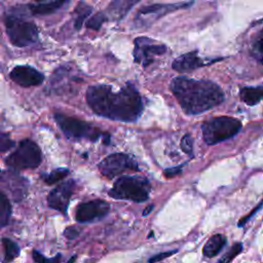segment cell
I'll use <instances>...</instances> for the list:
<instances>
[{
	"instance_id": "6da1fadb",
	"label": "cell",
	"mask_w": 263,
	"mask_h": 263,
	"mask_svg": "<svg viewBox=\"0 0 263 263\" xmlns=\"http://www.w3.org/2000/svg\"><path fill=\"white\" fill-rule=\"evenodd\" d=\"M86 101L97 115L112 120L134 122L143 112L142 98L132 83L117 92L110 85H92L86 91Z\"/></svg>"
},
{
	"instance_id": "7a4b0ae2",
	"label": "cell",
	"mask_w": 263,
	"mask_h": 263,
	"mask_svg": "<svg viewBox=\"0 0 263 263\" xmlns=\"http://www.w3.org/2000/svg\"><path fill=\"white\" fill-rule=\"evenodd\" d=\"M170 88L187 115H196L222 104L225 96L213 81L179 76L171 81Z\"/></svg>"
},
{
	"instance_id": "3957f363",
	"label": "cell",
	"mask_w": 263,
	"mask_h": 263,
	"mask_svg": "<svg viewBox=\"0 0 263 263\" xmlns=\"http://www.w3.org/2000/svg\"><path fill=\"white\" fill-rule=\"evenodd\" d=\"M151 185L145 177L121 176L113 184L109 195L115 199L144 202L148 199Z\"/></svg>"
},
{
	"instance_id": "277c9868",
	"label": "cell",
	"mask_w": 263,
	"mask_h": 263,
	"mask_svg": "<svg viewBox=\"0 0 263 263\" xmlns=\"http://www.w3.org/2000/svg\"><path fill=\"white\" fill-rule=\"evenodd\" d=\"M241 128V122L229 116H218L206 120L201 125L204 142L208 145H216L234 137Z\"/></svg>"
},
{
	"instance_id": "5b68a950",
	"label": "cell",
	"mask_w": 263,
	"mask_h": 263,
	"mask_svg": "<svg viewBox=\"0 0 263 263\" xmlns=\"http://www.w3.org/2000/svg\"><path fill=\"white\" fill-rule=\"evenodd\" d=\"M6 32L10 42L17 47H25L38 40V29L32 22L8 14L5 16Z\"/></svg>"
},
{
	"instance_id": "8992f818",
	"label": "cell",
	"mask_w": 263,
	"mask_h": 263,
	"mask_svg": "<svg viewBox=\"0 0 263 263\" xmlns=\"http://www.w3.org/2000/svg\"><path fill=\"white\" fill-rule=\"evenodd\" d=\"M42 160V153L38 145L30 139H24L17 148L6 158L5 162L14 170L35 168Z\"/></svg>"
},
{
	"instance_id": "52a82bcc",
	"label": "cell",
	"mask_w": 263,
	"mask_h": 263,
	"mask_svg": "<svg viewBox=\"0 0 263 263\" xmlns=\"http://www.w3.org/2000/svg\"><path fill=\"white\" fill-rule=\"evenodd\" d=\"M54 119L65 136L69 139H88L90 141H97L103 135L97 127L75 117L57 113Z\"/></svg>"
},
{
	"instance_id": "ba28073f",
	"label": "cell",
	"mask_w": 263,
	"mask_h": 263,
	"mask_svg": "<svg viewBox=\"0 0 263 263\" xmlns=\"http://www.w3.org/2000/svg\"><path fill=\"white\" fill-rule=\"evenodd\" d=\"M193 4V1L188 2H179V3H155L144 6L139 9L136 17L135 24L138 27H148L160 17L174 12L176 10L185 9L190 7Z\"/></svg>"
},
{
	"instance_id": "9c48e42d",
	"label": "cell",
	"mask_w": 263,
	"mask_h": 263,
	"mask_svg": "<svg viewBox=\"0 0 263 263\" xmlns=\"http://www.w3.org/2000/svg\"><path fill=\"white\" fill-rule=\"evenodd\" d=\"M101 174L109 179L124 172L139 171L137 161L125 153H113L105 157L98 165Z\"/></svg>"
},
{
	"instance_id": "30bf717a",
	"label": "cell",
	"mask_w": 263,
	"mask_h": 263,
	"mask_svg": "<svg viewBox=\"0 0 263 263\" xmlns=\"http://www.w3.org/2000/svg\"><path fill=\"white\" fill-rule=\"evenodd\" d=\"M134 44L135 62L141 64L143 67L149 66L153 62L154 57L161 55L167 50V47L164 44L158 43L155 40L145 36L136 38Z\"/></svg>"
},
{
	"instance_id": "8fae6325",
	"label": "cell",
	"mask_w": 263,
	"mask_h": 263,
	"mask_svg": "<svg viewBox=\"0 0 263 263\" xmlns=\"http://www.w3.org/2000/svg\"><path fill=\"white\" fill-rule=\"evenodd\" d=\"M110 211V204L102 199L81 202L76 209L75 219L79 223H88L105 217Z\"/></svg>"
},
{
	"instance_id": "7c38bea8",
	"label": "cell",
	"mask_w": 263,
	"mask_h": 263,
	"mask_svg": "<svg viewBox=\"0 0 263 263\" xmlns=\"http://www.w3.org/2000/svg\"><path fill=\"white\" fill-rule=\"evenodd\" d=\"M75 187L74 180H68L60 184L47 196L48 206L61 212L63 215H67L69 202L73 194Z\"/></svg>"
},
{
	"instance_id": "4fadbf2b",
	"label": "cell",
	"mask_w": 263,
	"mask_h": 263,
	"mask_svg": "<svg viewBox=\"0 0 263 263\" xmlns=\"http://www.w3.org/2000/svg\"><path fill=\"white\" fill-rule=\"evenodd\" d=\"M10 78L24 87H30L34 85H39L44 80V75L31 66H16L14 67L10 74Z\"/></svg>"
},
{
	"instance_id": "5bb4252c",
	"label": "cell",
	"mask_w": 263,
	"mask_h": 263,
	"mask_svg": "<svg viewBox=\"0 0 263 263\" xmlns=\"http://www.w3.org/2000/svg\"><path fill=\"white\" fill-rule=\"evenodd\" d=\"M221 59H214V60H204L197 54V50H192L187 53H184L177 59L174 60L172 64V68L179 72V73H186L193 71L197 68L206 66L214 62H217Z\"/></svg>"
},
{
	"instance_id": "9a60e30c",
	"label": "cell",
	"mask_w": 263,
	"mask_h": 263,
	"mask_svg": "<svg viewBox=\"0 0 263 263\" xmlns=\"http://www.w3.org/2000/svg\"><path fill=\"white\" fill-rule=\"evenodd\" d=\"M141 0H112L104 11L108 20H122Z\"/></svg>"
},
{
	"instance_id": "2e32d148",
	"label": "cell",
	"mask_w": 263,
	"mask_h": 263,
	"mask_svg": "<svg viewBox=\"0 0 263 263\" xmlns=\"http://www.w3.org/2000/svg\"><path fill=\"white\" fill-rule=\"evenodd\" d=\"M226 237L223 234H215L211 236L202 249V254L206 258H213L217 256L225 247Z\"/></svg>"
},
{
	"instance_id": "e0dca14e",
	"label": "cell",
	"mask_w": 263,
	"mask_h": 263,
	"mask_svg": "<svg viewBox=\"0 0 263 263\" xmlns=\"http://www.w3.org/2000/svg\"><path fill=\"white\" fill-rule=\"evenodd\" d=\"M239 96L245 104L249 106H254L263 99V86L242 87L239 90Z\"/></svg>"
},
{
	"instance_id": "ac0fdd59",
	"label": "cell",
	"mask_w": 263,
	"mask_h": 263,
	"mask_svg": "<svg viewBox=\"0 0 263 263\" xmlns=\"http://www.w3.org/2000/svg\"><path fill=\"white\" fill-rule=\"evenodd\" d=\"M62 5L57 2H45V3H37V4H30L29 9L32 14L34 15H44L49 14L61 8Z\"/></svg>"
},
{
	"instance_id": "d6986e66",
	"label": "cell",
	"mask_w": 263,
	"mask_h": 263,
	"mask_svg": "<svg viewBox=\"0 0 263 263\" xmlns=\"http://www.w3.org/2000/svg\"><path fill=\"white\" fill-rule=\"evenodd\" d=\"M251 55L260 64L263 65V28L256 35L251 45Z\"/></svg>"
},
{
	"instance_id": "ffe728a7",
	"label": "cell",
	"mask_w": 263,
	"mask_h": 263,
	"mask_svg": "<svg viewBox=\"0 0 263 263\" xmlns=\"http://www.w3.org/2000/svg\"><path fill=\"white\" fill-rule=\"evenodd\" d=\"M91 11H92V7L85 4L84 2H80L77 5V7L75 9L76 17H75V23H74V26L77 30H80L84 21L88 17V15L91 13Z\"/></svg>"
},
{
	"instance_id": "44dd1931",
	"label": "cell",
	"mask_w": 263,
	"mask_h": 263,
	"mask_svg": "<svg viewBox=\"0 0 263 263\" xmlns=\"http://www.w3.org/2000/svg\"><path fill=\"white\" fill-rule=\"evenodd\" d=\"M10 214L11 205L8 200V197L2 191H0V227L8 223Z\"/></svg>"
},
{
	"instance_id": "7402d4cb",
	"label": "cell",
	"mask_w": 263,
	"mask_h": 263,
	"mask_svg": "<svg viewBox=\"0 0 263 263\" xmlns=\"http://www.w3.org/2000/svg\"><path fill=\"white\" fill-rule=\"evenodd\" d=\"M2 245L4 247L5 251V261H11L20 254V248L16 242L11 240L10 238L3 237L2 238Z\"/></svg>"
},
{
	"instance_id": "603a6c76",
	"label": "cell",
	"mask_w": 263,
	"mask_h": 263,
	"mask_svg": "<svg viewBox=\"0 0 263 263\" xmlns=\"http://www.w3.org/2000/svg\"><path fill=\"white\" fill-rule=\"evenodd\" d=\"M69 174V170L68 168H57L52 172H50L49 174L46 175H42V179L46 184H54L61 180H63L67 175Z\"/></svg>"
},
{
	"instance_id": "cb8c5ba5",
	"label": "cell",
	"mask_w": 263,
	"mask_h": 263,
	"mask_svg": "<svg viewBox=\"0 0 263 263\" xmlns=\"http://www.w3.org/2000/svg\"><path fill=\"white\" fill-rule=\"evenodd\" d=\"M106 21H108L106 14L104 12H98L90 18H88V21L86 22V27L92 30H99L103 23Z\"/></svg>"
},
{
	"instance_id": "d4e9b609",
	"label": "cell",
	"mask_w": 263,
	"mask_h": 263,
	"mask_svg": "<svg viewBox=\"0 0 263 263\" xmlns=\"http://www.w3.org/2000/svg\"><path fill=\"white\" fill-rule=\"evenodd\" d=\"M242 250V245L240 242L234 243L228 252L225 253V255L219 259V262H230L232 261Z\"/></svg>"
},
{
	"instance_id": "484cf974",
	"label": "cell",
	"mask_w": 263,
	"mask_h": 263,
	"mask_svg": "<svg viewBox=\"0 0 263 263\" xmlns=\"http://www.w3.org/2000/svg\"><path fill=\"white\" fill-rule=\"evenodd\" d=\"M180 147L181 149L189 155H192L193 152V141L192 138L189 135H185L182 137L181 142H180Z\"/></svg>"
},
{
	"instance_id": "4316f807",
	"label": "cell",
	"mask_w": 263,
	"mask_h": 263,
	"mask_svg": "<svg viewBox=\"0 0 263 263\" xmlns=\"http://www.w3.org/2000/svg\"><path fill=\"white\" fill-rule=\"evenodd\" d=\"M14 146V142L10 139L9 135L0 132V151L4 152Z\"/></svg>"
},
{
	"instance_id": "83f0119b",
	"label": "cell",
	"mask_w": 263,
	"mask_h": 263,
	"mask_svg": "<svg viewBox=\"0 0 263 263\" xmlns=\"http://www.w3.org/2000/svg\"><path fill=\"white\" fill-rule=\"evenodd\" d=\"M32 256H33L34 261L41 262V263H43V262H57V261H60V257H61V255H58L53 258H45V257H43V255H41L37 251H33Z\"/></svg>"
},
{
	"instance_id": "f1b7e54d",
	"label": "cell",
	"mask_w": 263,
	"mask_h": 263,
	"mask_svg": "<svg viewBox=\"0 0 263 263\" xmlns=\"http://www.w3.org/2000/svg\"><path fill=\"white\" fill-rule=\"evenodd\" d=\"M178 250H173V251H167V252H163V253H159V254H156L155 256L151 257L148 262H157V261H160V260H163L164 258H167L172 255H174L175 253H177Z\"/></svg>"
},
{
	"instance_id": "f546056e",
	"label": "cell",
	"mask_w": 263,
	"mask_h": 263,
	"mask_svg": "<svg viewBox=\"0 0 263 263\" xmlns=\"http://www.w3.org/2000/svg\"><path fill=\"white\" fill-rule=\"evenodd\" d=\"M262 208H263V200H262V201H261V202H260V203H259V204H258V205H257V206H256V208H255L251 213H249V215H248V216H246V217H243L242 219H240V220H239V222H238V226H239V227L243 226V225L249 221V219H250V218H252V217H253V216H254V215H255L259 210H261Z\"/></svg>"
},
{
	"instance_id": "4dcf8cb0",
	"label": "cell",
	"mask_w": 263,
	"mask_h": 263,
	"mask_svg": "<svg viewBox=\"0 0 263 263\" xmlns=\"http://www.w3.org/2000/svg\"><path fill=\"white\" fill-rule=\"evenodd\" d=\"M181 170H182V166H175V167H171V168H167L164 171V176L166 178H172L178 174L181 173Z\"/></svg>"
},
{
	"instance_id": "1f68e13d",
	"label": "cell",
	"mask_w": 263,
	"mask_h": 263,
	"mask_svg": "<svg viewBox=\"0 0 263 263\" xmlns=\"http://www.w3.org/2000/svg\"><path fill=\"white\" fill-rule=\"evenodd\" d=\"M78 234H79L78 230H77V229H75L74 227H69V228H67V229L65 230V235H66L69 239H73V238H75Z\"/></svg>"
},
{
	"instance_id": "d6a6232c",
	"label": "cell",
	"mask_w": 263,
	"mask_h": 263,
	"mask_svg": "<svg viewBox=\"0 0 263 263\" xmlns=\"http://www.w3.org/2000/svg\"><path fill=\"white\" fill-rule=\"evenodd\" d=\"M154 209V205L153 204H149L144 211H143V216H148L150 214V212Z\"/></svg>"
},
{
	"instance_id": "836d02e7",
	"label": "cell",
	"mask_w": 263,
	"mask_h": 263,
	"mask_svg": "<svg viewBox=\"0 0 263 263\" xmlns=\"http://www.w3.org/2000/svg\"><path fill=\"white\" fill-rule=\"evenodd\" d=\"M50 1H52V2H57V3L61 4L62 6H63L66 2H68V0H50Z\"/></svg>"
}]
</instances>
